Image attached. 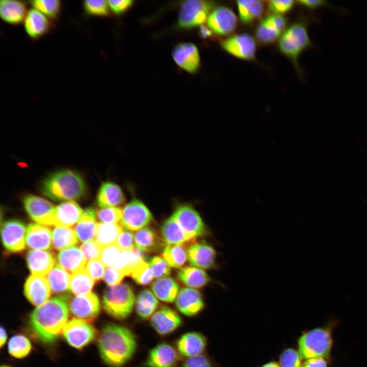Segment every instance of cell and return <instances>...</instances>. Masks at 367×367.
I'll use <instances>...</instances> for the list:
<instances>
[{"label": "cell", "mask_w": 367, "mask_h": 367, "mask_svg": "<svg viewBox=\"0 0 367 367\" xmlns=\"http://www.w3.org/2000/svg\"><path fill=\"white\" fill-rule=\"evenodd\" d=\"M181 367H212L208 358L202 354L188 358Z\"/></svg>", "instance_id": "obj_58"}, {"label": "cell", "mask_w": 367, "mask_h": 367, "mask_svg": "<svg viewBox=\"0 0 367 367\" xmlns=\"http://www.w3.org/2000/svg\"><path fill=\"white\" fill-rule=\"evenodd\" d=\"M137 347L135 334L128 328L116 324L103 327L98 340L100 355L112 367H121L128 362Z\"/></svg>", "instance_id": "obj_2"}, {"label": "cell", "mask_w": 367, "mask_h": 367, "mask_svg": "<svg viewBox=\"0 0 367 367\" xmlns=\"http://www.w3.org/2000/svg\"><path fill=\"white\" fill-rule=\"evenodd\" d=\"M207 24L214 34L227 36L235 31L238 25V18L231 9L221 6L212 10L207 18Z\"/></svg>", "instance_id": "obj_15"}, {"label": "cell", "mask_w": 367, "mask_h": 367, "mask_svg": "<svg viewBox=\"0 0 367 367\" xmlns=\"http://www.w3.org/2000/svg\"><path fill=\"white\" fill-rule=\"evenodd\" d=\"M51 292L69 300L71 276L59 265H55L46 277Z\"/></svg>", "instance_id": "obj_31"}, {"label": "cell", "mask_w": 367, "mask_h": 367, "mask_svg": "<svg viewBox=\"0 0 367 367\" xmlns=\"http://www.w3.org/2000/svg\"><path fill=\"white\" fill-rule=\"evenodd\" d=\"M302 367H327V363L323 358H313L307 359Z\"/></svg>", "instance_id": "obj_60"}, {"label": "cell", "mask_w": 367, "mask_h": 367, "mask_svg": "<svg viewBox=\"0 0 367 367\" xmlns=\"http://www.w3.org/2000/svg\"><path fill=\"white\" fill-rule=\"evenodd\" d=\"M296 2L310 10H314L329 5L327 1L323 0H300L297 1Z\"/></svg>", "instance_id": "obj_59"}, {"label": "cell", "mask_w": 367, "mask_h": 367, "mask_svg": "<svg viewBox=\"0 0 367 367\" xmlns=\"http://www.w3.org/2000/svg\"><path fill=\"white\" fill-rule=\"evenodd\" d=\"M135 296L131 286L126 283L110 286L103 294L102 305L106 312L117 320H124L132 312Z\"/></svg>", "instance_id": "obj_5"}, {"label": "cell", "mask_w": 367, "mask_h": 367, "mask_svg": "<svg viewBox=\"0 0 367 367\" xmlns=\"http://www.w3.org/2000/svg\"><path fill=\"white\" fill-rule=\"evenodd\" d=\"M110 9L115 14L121 15L128 11L133 5L132 0L107 1Z\"/></svg>", "instance_id": "obj_57"}, {"label": "cell", "mask_w": 367, "mask_h": 367, "mask_svg": "<svg viewBox=\"0 0 367 367\" xmlns=\"http://www.w3.org/2000/svg\"><path fill=\"white\" fill-rule=\"evenodd\" d=\"M261 367H281L278 363L275 362L267 363Z\"/></svg>", "instance_id": "obj_63"}, {"label": "cell", "mask_w": 367, "mask_h": 367, "mask_svg": "<svg viewBox=\"0 0 367 367\" xmlns=\"http://www.w3.org/2000/svg\"><path fill=\"white\" fill-rule=\"evenodd\" d=\"M163 257L170 266L176 268L181 267L188 258L187 249L185 245H169L164 249Z\"/></svg>", "instance_id": "obj_43"}, {"label": "cell", "mask_w": 367, "mask_h": 367, "mask_svg": "<svg viewBox=\"0 0 367 367\" xmlns=\"http://www.w3.org/2000/svg\"><path fill=\"white\" fill-rule=\"evenodd\" d=\"M56 259L58 265L72 274L85 269L87 260L81 248L77 246L60 251Z\"/></svg>", "instance_id": "obj_27"}, {"label": "cell", "mask_w": 367, "mask_h": 367, "mask_svg": "<svg viewBox=\"0 0 367 367\" xmlns=\"http://www.w3.org/2000/svg\"><path fill=\"white\" fill-rule=\"evenodd\" d=\"M239 17L244 24H250L263 14V2L258 0L238 1L236 2Z\"/></svg>", "instance_id": "obj_37"}, {"label": "cell", "mask_w": 367, "mask_h": 367, "mask_svg": "<svg viewBox=\"0 0 367 367\" xmlns=\"http://www.w3.org/2000/svg\"><path fill=\"white\" fill-rule=\"evenodd\" d=\"M159 301L154 294L145 289L139 294L136 301L135 308L138 316L142 319L149 318L154 312Z\"/></svg>", "instance_id": "obj_40"}, {"label": "cell", "mask_w": 367, "mask_h": 367, "mask_svg": "<svg viewBox=\"0 0 367 367\" xmlns=\"http://www.w3.org/2000/svg\"><path fill=\"white\" fill-rule=\"evenodd\" d=\"M172 217L177 222L185 233L196 239L208 233V230L199 213L191 205L183 204L178 206Z\"/></svg>", "instance_id": "obj_8"}, {"label": "cell", "mask_w": 367, "mask_h": 367, "mask_svg": "<svg viewBox=\"0 0 367 367\" xmlns=\"http://www.w3.org/2000/svg\"><path fill=\"white\" fill-rule=\"evenodd\" d=\"M176 345L180 354L189 358L203 353L206 346V339L199 332H189L177 339Z\"/></svg>", "instance_id": "obj_26"}, {"label": "cell", "mask_w": 367, "mask_h": 367, "mask_svg": "<svg viewBox=\"0 0 367 367\" xmlns=\"http://www.w3.org/2000/svg\"><path fill=\"white\" fill-rule=\"evenodd\" d=\"M7 338V333L6 331L3 326L1 327L0 330V347L2 348L6 342Z\"/></svg>", "instance_id": "obj_62"}, {"label": "cell", "mask_w": 367, "mask_h": 367, "mask_svg": "<svg viewBox=\"0 0 367 367\" xmlns=\"http://www.w3.org/2000/svg\"><path fill=\"white\" fill-rule=\"evenodd\" d=\"M96 212L92 207H88L74 226V230L78 240L82 243L94 240L98 223L96 221Z\"/></svg>", "instance_id": "obj_32"}, {"label": "cell", "mask_w": 367, "mask_h": 367, "mask_svg": "<svg viewBox=\"0 0 367 367\" xmlns=\"http://www.w3.org/2000/svg\"><path fill=\"white\" fill-rule=\"evenodd\" d=\"M85 270L95 281H97L103 278L105 272V266L99 259L88 261Z\"/></svg>", "instance_id": "obj_52"}, {"label": "cell", "mask_w": 367, "mask_h": 367, "mask_svg": "<svg viewBox=\"0 0 367 367\" xmlns=\"http://www.w3.org/2000/svg\"><path fill=\"white\" fill-rule=\"evenodd\" d=\"M95 282L85 269L72 274L70 290L75 295L88 294L91 293Z\"/></svg>", "instance_id": "obj_42"}, {"label": "cell", "mask_w": 367, "mask_h": 367, "mask_svg": "<svg viewBox=\"0 0 367 367\" xmlns=\"http://www.w3.org/2000/svg\"><path fill=\"white\" fill-rule=\"evenodd\" d=\"M154 295L166 302H172L178 294L179 285L172 278L164 277L157 279L152 284Z\"/></svg>", "instance_id": "obj_36"}, {"label": "cell", "mask_w": 367, "mask_h": 367, "mask_svg": "<svg viewBox=\"0 0 367 367\" xmlns=\"http://www.w3.org/2000/svg\"><path fill=\"white\" fill-rule=\"evenodd\" d=\"M150 324L159 334L165 335L179 328L181 325L182 320L175 311L163 306L152 314Z\"/></svg>", "instance_id": "obj_18"}, {"label": "cell", "mask_w": 367, "mask_h": 367, "mask_svg": "<svg viewBox=\"0 0 367 367\" xmlns=\"http://www.w3.org/2000/svg\"><path fill=\"white\" fill-rule=\"evenodd\" d=\"M42 191L44 195L54 200L73 201L85 195L87 187L79 174L70 170H62L45 179Z\"/></svg>", "instance_id": "obj_3"}, {"label": "cell", "mask_w": 367, "mask_h": 367, "mask_svg": "<svg viewBox=\"0 0 367 367\" xmlns=\"http://www.w3.org/2000/svg\"><path fill=\"white\" fill-rule=\"evenodd\" d=\"M178 359L176 351L171 345L162 343L149 351L144 365L146 367H175Z\"/></svg>", "instance_id": "obj_21"}, {"label": "cell", "mask_w": 367, "mask_h": 367, "mask_svg": "<svg viewBox=\"0 0 367 367\" xmlns=\"http://www.w3.org/2000/svg\"><path fill=\"white\" fill-rule=\"evenodd\" d=\"M296 1L271 0L267 2L269 10L273 14L282 15L289 12L293 7Z\"/></svg>", "instance_id": "obj_53"}, {"label": "cell", "mask_w": 367, "mask_h": 367, "mask_svg": "<svg viewBox=\"0 0 367 367\" xmlns=\"http://www.w3.org/2000/svg\"><path fill=\"white\" fill-rule=\"evenodd\" d=\"M84 211L74 201L62 202L55 209V226L71 227L81 218Z\"/></svg>", "instance_id": "obj_28"}, {"label": "cell", "mask_w": 367, "mask_h": 367, "mask_svg": "<svg viewBox=\"0 0 367 367\" xmlns=\"http://www.w3.org/2000/svg\"><path fill=\"white\" fill-rule=\"evenodd\" d=\"M221 47L232 56L244 60L255 58L256 44L254 38L247 33L233 35L220 42Z\"/></svg>", "instance_id": "obj_12"}, {"label": "cell", "mask_w": 367, "mask_h": 367, "mask_svg": "<svg viewBox=\"0 0 367 367\" xmlns=\"http://www.w3.org/2000/svg\"><path fill=\"white\" fill-rule=\"evenodd\" d=\"M199 27L198 33L201 38L208 39L213 37L214 34L207 25L202 24Z\"/></svg>", "instance_id": "obj_61"}, {"label": "cell", "mask_w": 367, "mask_h": 367, "mask_svg": "<svg viewBox=\"0 0 367 367\" xmlns=\"http://www.w3.org/2000/svg\"><path fill=\"white\" fill-rule=\"evenodd\" d=\"M189 262L202 269L215 267L217 252L211 245L204 242L193 243L187 248Z\"/></svg>", "instance_id": "obj_20"}, {"label": "cell", "mask_w": 367, "mask_h": 367, "mask_svg": "<svg viewBox=\"0 0 367 367\" xmlns=\"http://www.w3.org/2000/svg\"><path fill=\"white\" fill-rule=\"evenodd\" d=\"M27 228L18 220L5 221L1 227V236L5 248L11 252H19L25 247Z\"/></svg>", "instance_id": "obj_16"}, {"label": "cell", "mask_w": 367, "mask_h": 367, "mask_svg": "<svg viewBox=\"0 0 367 367\" xmlns=\"http://www.w3.org/2000/svg\"><path fill=\"white\" fill-rule=\"evenodd\" d=\"M212 1L189 0L183 2L179 7L177 25L187 30L203 24L214 9Z\"/></svg>", "instance_id": "obj_7"}, {"label": "cell", "mask_w": 367, "mask_h": 367, "mask_svg": "<svg viewBox=\"0 0 367 367\" xmlns=\"http://www.w3.org/2000/svg\"><path fill=\"white\" fill-rule=\"evenodd\" d=\"M172 57L175 63L190 73H195L200 66V57L197 47L191 42L177 44L172 51Z\"/></svg>", "instance_id": "obj_17"}, {"label": "cell", "mask_w": 367, "mask_h": 367, "mask_svg": "<svg viewBox=\"0 0 367 367\" xmlns=\"http://www.w3.org/2000/svg\"><path fill=\"white\" fill-rule=\"evenodd\" d=\"M177 277L182 283L193 288L203 287L211 281L203 270L193 266L181 268L177 272Z\"/></svg>", "instance_id": "obj_35"}, {"label": "cell", "mask_w": 367, "mask_h": 367, "mask_svg": "<svg viewBox=\"0 0 367 367\" xmlns=\"http://www.w3.org/2000/svg\"><path fill=\"white\" fill-rule=\"evenodd\" d=\"M28 11L27 4L24 1H0L1 17L3 21L9 24L17 25L23 21Z\"/></svg>", "instance_id": "obj_30"}, {"label": "cell", "mask_w": 367, "mask_h": 367, "mask_svg": "<svg viewBox=\"0 0 367 367\" xmlns=\"http://www.w3.org/2000/svg\"><path fill=\"white\" fill-rule=\"evenodd\" d=\"M1 367H10V366L4 365V366H2Z\"/></svg>", "instance_id": "obj_64"}, {"label": "cell", "mask_w": 367, "mask_h": 367, "mask_svg": "<svg viewBox=\"0 0 367 367\" xmlns=\"http://www.w3.org/2000/svg\"><path fill=\"white\" fill-rule=\"evenodd\" d=\"M301 357L299 352L289 348L284 350L279 357L281 367H302Z\"/></svg>", "instance_id": "obj_50"}, {"label": "cell", "mask_w": 367, "mask_h": 367, "mask_svg": "<svg viewBox=\"0 0 367 367\" xmlns=\"http://www.w3.org/2000/svg\"><path fill=\"white\" fill-rule=\"evenodd\" d=\"M88 260L99 259L102 248L95 241L84 243L80 247Z\"/></svg>", "instance_id": "obj_54"}, {"label": "cell", "mask_w": 367, "mask_h": 367, "mask_svg": "<svg viewBox=\"0 0 367 367\" xmlns=\"http://www.w3.org/2000/svg\"><path fill=\"white\" fill-rule=\"evenodd\" d=\"M68 299L57 297L37 306L30 317L29 325L34 335L46 344L55 342L68 323Z\"/></svg>", "instance_id": "obj_1"}, {"label": "cell", "mask_w": 367, "mask_h": 367, "mask_svg": "<svg viewBox=\"0 0 367 367\" xmlns=\"http://www.w3.org/2000/svg\"><path fill=\"white\" fill-rule=\"evenodd\" d=\"M24 293L32 304L39 306L48 300L52 292L46 278L32 274L25 281Z\"/></svg>", "instance_id": "obj_19"}, {"label": "cell", "mask_w": 367, "mask_h": 367, "mask_svg": "<svg viewBox=\"0 0 367 367\" xmlns=\"http://www.w3.org/2000/svg\"><path fill=\"white\" fill-rule=\"evenodd\" d=\"M153 220L151 213L140 200L133 199L122 209L120 224L128 230H138L145 227Z\"/></svg>", "instance_id": "obj_9"}, {"label": "cell", "mask_w": 367, "mask_h": 367, "mask_svg": "<svg viewBox=\"0 0 367 367\" xmlns=\"http://www.w3.org/2000/svg\"><path fill=\"white\" fill-rule=\"evenodd\" d=\"M78 241L75 231L70 227L56 226L52 231V247L57 251L74 246Z\"/></svg>", "instance_id": "obj_38"}, {"label": "cell", "mask_w": 367, "mask_h": 367, "mask_svg": "<svg viewBox=\"0 0 367 367\" xmlns=\"http://www.w3.org/2000/svg\"><path fill=\"white\" fill-rule=\"evenodd\" d=\"M26 260L33 275L44 276L56 265V258L47 250H31L27 252Z\"/></svg>", "instance_id": "obj_24"}, {"label": "cell", "mask_w": 367, "mask_h": 367, "mask_svg": "<svg viewBox=\"0 0 367 367\" xmlns=\"http://www.w3.org/2000/svg\"><path fill=\"white\" fill-rule=\"evenodd\" d=\"M23 26L28 36L36 40L47 34L52 28L53 24L47 17L32 8L27 12Z\"/></svg>", "instance_id": "obj_23"}, {"label": "cell", "mask_w": 367, "mask_h": 367, "mask_svg": "<svg viewBox=\"0 0 367 367\" xmlns=\"http://www.w3.org/2000/svg\"><path fill=\"white\" fill-rule=\"evenodd\" d=\"M63 334L70 346L81 349L93 341L96 336V331L87 322L72 319L67 323Z\"/></svg>", "instance_id": "obj_11"}, {"label": "cell", "mask_w": 367, "mask_h": 367, "mask_svg": "<svg viewBox=\"0 0 367 367\" xmlns=\"http://www.w3.org/2000/svg\"><path fill=\"white\" fill-rule=\"evenodd\" d=\"M29 3L34 8L51 19L58 18L62 8V3L59 0H34Z\"/></svg>", "instance_id": "obj_45"}, {"label": "cell", "mask_w": 367, "mask_h": 367, "mask_svg": "<svg viewBox=\"0 0 367 367\" xmlns=\"http://www.w3.org/2000/svg\"><path fill=\"white\" fill-rule=\"evenodd\" d=\"M96 216L100 223L117 224L121 220L122 209L118 207H102L96 212Z\"/></svg>", "instance_id": "obj_48"}, {"label": "cell", "mask_w": 367, "mask_h": 367, "mask_svg": "<svg viewBox=\"0 0 367 367\" xmlns=\"http://www.w3.org/2000/svg\"><path fill=\"white\" fill-rule=\"evenodd\" d=\"M332 344L329 331L319 328L302 335L298 340L299 353L302 358H323L329 355Z\"/></svg>", "instance_id": "obj_6"}, {"label": "cell", "mask_w": 367, "mask_h": 367, "mask_svg": "<svg viewBox=\"0 0 367 367\" xmlns=\"http://www.w3.org/2000/svg\"><path fill=\"white\" fill-rule=\"evenodd\" d=\"M23 204L35 222L46 226H55L56 206L49 201L37 196L28 195L23 198Z\"/></svg>", "instance_id": "obj_10"}, {"label": "cell", "mask_w": 367, "mask_h": 367, "mask_svg": "<svg viewBox=\"0 0 367 367\" xmlns=\"http://www.w3.org/2000/svg\"><path fill=\"white\" fill-rule=\"evenodd\" d=\"M287 21L280 15L272 14L263 19L257 25L255 35L261 43L269 44L279 40L287 29Z\"/></svg>", "instance_id": "obj_13"}, {"label": "cell", "mask_w": 367, "mask_h": 367, "mask_svg": "<svg viewBox=\"0 0 367 367\" xmlns=\"http://www.w3.org/2000/svg\"><path fill=\"white\" fill-rule=\"evenodd\" d=\"M153 277L155 278L167 277L171 273V268L163 257L155 256L149 261Z\"/></svg>", "instance_id": "obj_49"}, {"label": "cell", "mask_w": 367, "mask_h": 367, "mask_svg": "<svg viewBox=\"0 0 367 367\" xmlns=\"http://www.w3.org/2000/svg\"><path fill=\"white\" fill-rule=\"evenodd\" d=\"M125 275L114 267H108L103 277L104 281L110 286L119 285Z\"/></svg>", "instance_id": "obj_56"}, {"label": "cell", "mask_w": 367, "mask_h": 367, "mask_svg": "<svg viewBox=\"0 0 367 367\" xmlns=\"http://www.w3.org/2000/svg\"><path fill=\"white\" fill-rule=\"evenodd\" d=\"M116 245L121 251H129L135 248L134 234L130 230L123 229L119 235L116 242Z\"/></svg>", "instance_id": "obj_55"}, {"label": "cell", "mask_w": 367, "mask_h": 367, "mask_svg": "<svg viewBox=\"0 0 367 367\" xmlns=\"http://www.w3.org/2000/svg\"><path fill=\"white\" fill-rule=\"evenodd\" d=\"M131 276L138 284L145 285L149 284L153 279V275L149 263L142 260L133 269Z\"/></svg>", "instance_id": "obj_46"}, {"label": "cell", "mask_w": 367, "mask_h": 367, "mask_svg": "<svg viewBox=\"0 0 367 367\" xmlns=\"http://www.w3.org/2000/svg\"><path fill=\"white\" fill-rule=\"evenodd\" d=\"M175 303L179 311L189 317L196 315L204 307L201 294L195 289L189 287L182 288L179 291Z\"/></svg>", "instance_id": "obj_22"}, {"label": "cell", "mask_w": 367, "mask_h": 367, "mask_svg": "<svg viewBox=\"0 0 367 367\" xmlns=\"http://www.w3.org/2000/svg\"><path fill=\"white\" fill-rule=\"evenodd\" d=\"M124 228L118 224L98 223L94 240L102 247L115 244L116 240Z\"/></svg>", "instance_id": "obj_41"}, {"label": "cell", "mask_w": 367, "mask_h": 367, "mask_svg": "<svg viewBox=\"0 0 367 367\" xmlns=\"http://www.w3.org/2000/svg\"><path fill=\"white\" fill-rule=\"evenodd\" d=\"M25 245L32 250H46L52 246V232L43 225L31 223L27 228Z\"/></svg>", "instance_id": "obj_25"}, {"label": "cell", "mask_w": 367, "mask_h": 367, "mask_svg": "<svg viewBox=\"0 0 367 367\" xmlns=\"http://www.w3.org/2000/svg\"><path fill=\"white\" fill-rule=\"evenodd\" d=\"M69 301L70 313L78 319L86 322L93 321L100 311V302L94 293L76 295Z\"/></svg>", "instance_id": "obj_14"}, {"label": "cell", "mask_w": 367, "mask_h": 367, "mask_svg": "<svg viewBox=\"0 0 367 367\" xmlns=\"http://www.w3.org/2000/svg\"><path fill=\"white\" fill-rule=\"evenodd\" d=\"M32 346L29 339L22 334L13 336L8 343L9 353L14 357L23 358L31 352Z\"/></svg>", "instance_id": "obj_44"}, {"label": "cell", "mask_w": 367, "mask_h": 367, "mask_svg": "<svg viewBox=\"0 0 367 367\" xmlns=\"http://www.w3.org/2000/svg\"><path fill=\"white\" fill-rule=\"evenodd\" d=\"M312 45L306 22L298 21L287 28L278 40L280 52L293 63L298 72L300 71L298 58L301 54Z\"/></svg>", "instance_id": "obj_4"}, {"label": "cell", "mask_w": 367, "mask_h": 367, "mask_svg": "<svg viewBox=\"0 0 367 367\" xmlns=\"http://www.w3.org/2000/svg\"><path fill=\"white\" fill-rule=\"evenodd\" d=\"M134 238L137 248L143 252L160 251L165 244L157 233L148 227L137 230L134 234Z\"/></svg>", "instance_id": "obj_34"}, {"label": "cell", "mask_w": 367, "mask_h": 367, "mask_svg": "<svg viewBox=\"0 0 367 367\" xmlns=\"http://www.w3.org/2000/svg\"><path fill=\"white\" fill-rule=\"evenodd\" d=\"M144 253L136 248L129 251H122L114 267L125 276H130L135 266L144 260Z\"/></svg>", "instance_id": "obj_39"}, {"label": "cell", "mask_w": 367, "mask_h": 367, "mask_svg": "<svg viewBox=\"0 0 367 367\" xmlns=\"http://www.w3.org/2000/svg\"><path fill=\"white\" fill-rule=\"evenodd\" d=\"M122 251L116 244L103 247L99 259L106 267H114Z\"/></svg>", "instance_id": "obj_51"}, {"label": "cell", "mask_w": 367, "mask_h": 367, "mask_svg": "<svg viewBox=\"0 0 367 367\" xmlns=\"http://www.w3.org/2000/svg\"><path fill=\"white\" fill-rule=\"evenodd\" d=\"M161 233L162 240L166 245H185L196 242V239L187 235L172 216L164 222Z\"/></svg>", "instance_id": "obj_33"}, {"label": "cell", "mask_w": 367, "mask_h": 367, "mask_svg": "<svg viewBox=\"0 0 367 367\" xmlns=\"http://www.w3.org/2000/svg\"><path fill=\"white\" fill-rule=\"evenodd\" d=\"M97 201L101 208L117 207L125 202V197L119 185L112 181H106L99 187Z\"/></svg>", "instance_id": "obj_29"}, {"label": "cell", "mask_w": 367, "mask_h": 367, "mask_svg": "<svg viewBox=\"0 0 367 367\" xmlns=\"http://www.w3.org/2000/svg\"><path fill=\"white\" fill-rule=\"evenodd\" d=\"M84 10L87 14L98 17H106L109 14V6L104 0H86L83 3Z\"/></svg>", "instance_id": "obj_47"}]
</instances>
